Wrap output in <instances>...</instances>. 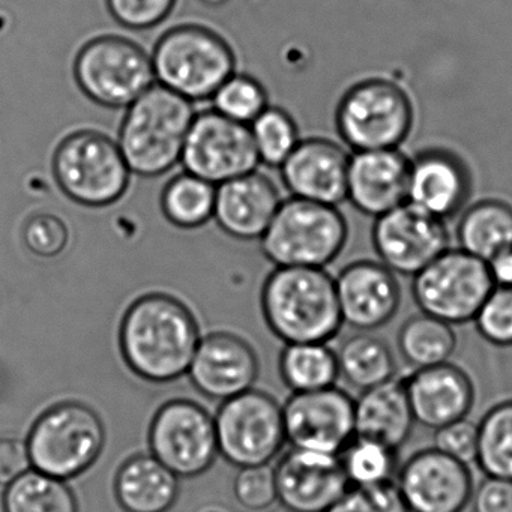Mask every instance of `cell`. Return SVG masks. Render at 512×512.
Listing matches in <instances>:
<instances>
[{
	"mask_svg": "<svg viewBox=\"0 0 512 512\" xmlns=\"http://www.w3.org/2000/svg\"><path fill=\"white\" fill-rule=\"evenodd\" d=\"M23 241L29 251L43 259L64 253L70 241L67 224L52 214L34 215L23 229Z\"/></svg>",
	"mask_w": 512,
	"mask_h": 512,
	"instance_id": "f35d334b",
	"label": "cell"
},
{
	"mask_svg": "<svg viewBox=\"0 0 512 512\" xmlns=\"http://www.w3.org/2000/svg\"><path fill=\"white\" fill-rule=\"evenodd\" d=\"M473 512H512L511 479L485 476L478 487L473 488Z\"/></svg>",
	"mask_w": 512,
	"mask_h": 512,
	"instance_id": "7bdbcfd3",
	"label": "cell"
},
{
	"mask_svg": "<svg viewBox=\"0 0 512 512\" xmlns=\"http://www.w3.org/2000/svg\"><path fill=\"white\" fill-rule=\"evenodd\" d=\"M113 19L133 31H146L172 14L176 0H106Z\"/></svg>",
	"mask_w": 512,
	"mask_h": 512,
	"instance_id": "ab89813d",
	"label": "cell"
},
{
	"mask_svg": "<svg viewBox=\"0 0 512 512\" xmlns=\"http://www.w3.org/2000/svg\"><path fill=\"white\" fill-rule=\"evenodd\" d=\"M283 421L293 448L340 455L355 437V400L335 386L295 392L284 406Z\"/></svg>",
	"mask_w": 512,
	"mask_h": 512,
	"instance_id": "5bb4252c",
	"label": "cell"
},
{
	"mask_svg": "<svg viewBox=\"0 0 512 512\" xmlns=\"http://www.w3.org/2000/svg\"><path fill=\"white\" fill-rule=\"evenodd\" d=\"M455 347L452 325L425 313L410 317L398 332V350L415 370L449 362Z\"/></svg>",
	"mask_w": 512,
	"mask_h": 512,
	"instance_id": "f1b7e54d",
	"label": "cell"
},
{
	"mask_svg": "<svg viewBox=\"0 0 512 512\" xmlns=\"http://www.w3.org/2000/svg\"><path fill=\"white\" fill-rule=\"evenodd\" d=\"M280 205L274 182L251 172L218 185L214 218L227 235L250 241L265 235Z\"/></svg>",
	"mask_w": 512,
	"mask_h": 512,
	"instance_id": "cb8c5ba5",
	"label": "cell"
},
{
	"mask_svg": "<svg viewBox=\"0 0 512 512\" xmlns=\"http://www.w3.org/2000/svg\"><path fill=\"white\" fill-rule=\"evenodd\" d=\"M473 322L488 343L512 347V287L494 286Z\"/></svg>",
	"mask_w": 512,
	"mask_h": 512,
	"instance_id": "8d00e7d4",
	"label": "cell"
},
{
	"mask_svg": "<svg viewBox=\"0 0 512 512\" xmlns=\"http://www.w3.org/2000/svg\"><path fill=\"white\" fill-rule=\"evenodd\" d=\"M415 418L404 380L391 379L362 391L355 400V436L400 449L412 434Z\"/></svg>",
	"mask_w": 512,
	"mask_h": 512,
	"instance_id": "d4e9b609",
	"label": "cell"
},
{
	"mask_svg": "<svg viewBox=\"0 0 512 512\" xmlns=\"http://www.w3.org/2000/svg\"><path fill=\"white\" fill-rule=\"evenodd\" d=\"M215 112L241 124H251L268 109V94L253 77L233 74L212 97Z\"/></svg>",
	"mask_w": 512,
	"mask_h": 512,
	"instance_id": "d590c367",
	"label": "cell"
},
{
	"mask_svg": "<svg viewBox=\"0 0 512 512\" xmlns=\"http://www.w3.org/2000/svg\"><path fill=\"white\" fill-rule=\"evenodd\" d=\"M199 329L190 310L172 296L137 299L121 326V347L134 373L151 382L179 379L190 370Z\"/></svg>",
	"mask_w": 512,
	"mask_h": 512,
	"instance_id": "6da1fadb",
	"label": "cell"
},
{
	"mask_svg": "<svg viewBox=\"0 0 512 512\" xmlns=\"http://www.w3.org/2000/svg\"><path fill=\"white\" fill-rule=\"evenodd\" d=\"M337 358L340 376L361 392L394 379L395 358L391 347L368 332L347 338Z\"/></svg>",
	"mask_w": 512,
	"mask_h": 512,
	"instance_id": "83f0119b",
	"label": "cell"
},
{
	"mask_svg": "<svg viewBox=\"0 0 512 512\" xmlns=\"http://www.w3.org/2000/svg\"><path fill=\"white\" fill-rule=\"evenodd\" d=\"M104 446V427L91 407L64 403L40 416L29 434V457L38 472L70 479L85 472Z\"/></svg>",
	"mask_w": 512,
	"mask_h": 512,
	"instance_id": "ba28073f",
	"label": "cell"
},
{
	"mask_svg": "<svg viewBox=\"0 0 512 512\" xmlns=\"http://www.w3.org/2000/svg\"><path fill=\"white\" fill-rule=\"evenodd\" d=\"M347 236L349 227L337 206L292 197L281 202L260 247L278 268H325L340 256Z\"/></svg>",
	"mask_w": 512,
	"mask_h": 512,
	"instance_id": "5b68a950",
	"label": "cell"
},
{
	"mask_svg": "<svg viewBox=\"0 0 512 512\" xmlns=\"http://www.w3.org/2000/svg\"><path fill=\"white\" fill-rule=\"evenodd\" d=\"M278 499L290 512H326L350 487L338 455L295 449L275 469Z\"/></svg>",
	"mask_w": 512,
	"mask_h": 512,
	"instance_id": "e0dca14e",
	"label": "cell"
},
{
	"mask_svg": "<svg viewBox=\"0 0 512 512\" xmlns=\"http://www.w3.org/2000/svg\"><path fill=\"white\" fill-rule=\"evenodd\" d=\"M116 496L127 512H167L178 497V476L154 455H137L119 470Z\"/></svg>",
	"mask_w": 512,
	"mask_h": 512,
	"instance_id": "484cf974",
	"label": "cell"
},
{
	"mask_svg": "<svg viewBox=\"0 0 512 512\" xmlns=\"http://www.w3.org/2000/svg\"><path fill=\"white\" fill-rule=\"evenodd\" d=\"M262 304L287 344L329 343L343 326L335 278L323 268L280 266L266 280Z\"/></svg>",
	"mask_w": 512,
	"mask_h": 512,
	"instance_id": "7a4b0ae2",
	"label": "cell"
},
{
	"mask_svg": "<svg viewBox=\"0 0 512 512\" xmlns=\"http://www.w3.org/2000/svg\"><path fill=\"white\" fill-rule=\"evenodd\" d=\"M434 448L467 466L475 463L478 451V425L464 418L439 428L434 436Z\"/></svg>",
	"mask_w": 512,
	"mask_h": 512,
	"instance_id": "b9f144b4",
	"label": "cell"
},
{
	"mask_svg": "<svg viewBox=\"0 0 512 512\" xmlns=\"http://www.w3.org/2000/svg\"><path fill=\"white\" fill-rule=\"evenodd\" d=\"M5 512H79L76 497L64 479L29 470L8 485Z\"/></svg>",
	"mask_w": 512,
	"mask_h": 512,
	"instance_id": "1f68e13d",
	"label": "cell"
},
{
	"mask_svg": "<svg viewBox=\"0 0 512 512\" xmlns=\"http://www.w3.org/2000/svg\"><path fill=\"white\" fill-rule=\"evenodd\" d=\"M415 112L407 92L392 80L371 77L341 97L335 125L353 151L398 149L412 131Z\"/></svg>",
	"mask_w": 512,
	"mask_h": 512,
	"instance_id": "8992f818",
	"label": "cell"
},
{
	"mask_svg": "<svg viewBox=\"0 0 512 512\" xmlns=\"http://www.w3.org/2000/svg\"><path fill=\"white\" fill-rule=\"evenodd\" d=\"M155 80L190 101L208 100L235 74L229 44L214 31L178 26L163 35L151 56Z\"/></svg>",
	"mask_w": 512,
	"mask_h": 512,
	"instance_id": "277c9868",
	"label": "cell"
},
{
	"mask_svg": "<svg viewBox=\"0 0 512 512\" xmlns=\"http://www.w3.org/2000/svg\"><path fill=\"white\" fill-rule=\"evenodd\" d=\"M383 263L359 260L350 263L335 278L343 323L361 332L385 326L397 314L400 284Z\"/></svg>",
	"mask_w": 512,
	"mask_h": 512,
	"instance_id": "ac0fdd59",
	"label": "cell"
},
{
	"mask_svg": "<svg viewBox=\"0 0 512 512\" xmlns=\"http://www.w3.org/2000/svg\"><path fill=\"white\" fill-rule=\"evenodd\" d=\"M188 371L200 392L229 400L250 391L257 376V359L241 338L214 334L200 341Z\"/></svg>",
	"mask_w": 512,
	"mask_h": 512,
	"instance_id": "603a6c76",
	"label": "cell"
},
{
	"mask_svg": "<svg viewBox=\"0 0 512 512\" xmlns=\"http://www.w3.org/2000/svg\"><path fill=\"white\" fill-rule=\"evenodd\" d=\"M149 439L154 457L184 478L209 469L218 452L215 422L191 401H172L161 407Z\"/></svg>",
	"mask_w": 512,
	"mask_h": 512,
	"instance_id": "4fadbf2b",
	"label": "cell"
},
{
	"mask_svg": "<svg viewBox=\"0 0 512 512\" xmlns=\"http://www.w3.org/2000/svg\"><path fill=\"white\" fill-rule=\"evenodd\" d=\"M181 161L191 175L220 185L256 172L260 157L248 125L209 110L194 116Z\"/></svg>",
	"mask_w": 512,
	"mask_h": 512,
	"instance_id": "7c38bea8",
	"label": "cell"
},
{
	"mask_svg": "<svg viewBox=\"0 0 512 512\" xmlns=\"http://www.w3.org/2000/svg\"><path fill=\"white\" fill-rule=\"evenodd\" d=\"M373 245L386 268L415 277L448 250L449 233L445 221L403 203L376 218Z\"/></svg>",
	"mask_w": 512,
	"mask_h": 512,
	"instance_id": "9a60e30c",
	"label": "cell"
},
{
	"mask_svg": "<svg viewBox=\"0 0 512 512\" xmlns=\"http://www.w3.org/2000/svg\"><path fill=\"white\" fill-rule=\"evenodd\" d=\"M217 188L199 176L184 173L164 188L161 209L164 217L181 229H196L214 217Z\"/></svg>",
	"mask_w": 512,
	"mask_h": 512,
	"instance_id": "4dcf8cb0",
	"label": "cell"
},
{
	"mask_svg": "<svg viewBox=\"0 0 512 512\" xmlns=\"http://www.w3.org/2000/svg\"><path fill=\"white\" fill-rule=\"evenodd\" d=\"M475 463L485 476L512 481V400L491 407L479 422Z\"/></svg>",
	"mask_w": 512,
	"mask_h": 512,
	"instance_id": "d6a6232c",
	"label": "cell"
},
{
	"mask_svg": "<svg viewBox=\"0 0 512 512\" xmlns=\"http://www.w3.org/2000/svg\"><path fill=\"white\" fill-rule=\"evenodd\" d=\"M194 116L193 101L161 85L128 106L118 145L131 173L157 178L172 170L181 161Z\"/></svg>",
	"mask_w": 512,
	"mask_h": 512,
	"instance_id": "3957f363",
	"label": "cell"
},
{
	"mask_svg": "<svg viewBox=\"0 0 512 512\" xmlns=\"http://www.w3.org/2000/svg\"><path fill=\"white\" fill-rule=\"evenodd\" d=\"M494 286L512 287V248L487 262Z\"/></svg>",
	"mask_w": 512,
	"mask_h": 512,
	"instance_id": "f6af8a7d",
	"label": "cell"
},
{
	"mask_svg": "<svg viewBox=\"0 0 512 512\" xmlns=\"http://www.w3.org/2000/svg\"><path fill=\"white\" fill-rule=\"evenodd\" d=\"M350 155L328 139L299 142L281 166V178L293 197L338 206L346 200Z\"/></svg>",
	"mask_w": 512,
	"mask_h": 512,
	"instance_id": "ffe728a7",
	"label": "cell"
},
{
	"mask_svg": "<svg viewBox=\"0 0 512 512\" xmlns=\"http://www.w3.org/2000/svg\"><path fill=\"white\" fill-rule=\"evenodd\" d=\"M410 158L398 149L358 151L350 155L346 200L377 218L406 203Z\"/></svg>",
	"mask_w": 512,
	"mask_h": 512,
	"instance_id": "44dd1931",
	"label": "cell"
},
{
	"mask_svg": "<svg viewBox=\"0 0 512 512\" xmlns=\"http://www.w3.org/2000/svg\"><path fill=\"white\" fill-rule=\"evenodd\" d=\"M250 130L259 152L260 163L272 167L283 166L284 161L301 142L292 116L278 107L263 110L251 122Z\"/></svg>",
	"mask_w": 512,
	"mask_h": 512,
	"instance_id": "e575fe53",
	"label": "cell"
},
{
	"mask_svg": "<svg viewBox=\"0 0 512 512\" xmlns=\"http://www.w3.org/2000/svg\"><path fill=\"white\" fill-rule=\"evenodd\" d=\"M472 193V176L455 152L425 149L410 160L406 203L446 221L455 217Z\"/></svg>",
	"mask_w": 512,
	"mask_h": 512,
	"instance_id": "d6986e66",
	"label": "cell"
},
{
	"mask_svg": "<svg viewBox=\"0 0 512 512\" xmlns=\"http://www.w3.org/2000/svg\"><path fill=\"white\" fill-rule=\"evenodd\" d=\"M26 443L19 439H0V487H8L31 470Z\"/></svg>",
	"mask_w": 512,
	"mask_h": 512,
	"instance_id": "ee69618b",
	"label": "cell"
},
{
	"mask_svg": "<svg viewBox=\"0 0 512 512\" xmlns=\"http://www.w3.org/2000/svg\"><path fill=\"white\" fill-rule=\"evenodd\" d=\"M338 457L347 481L355 487L388 484L397 470V449L365 437H353Z\"/></svg>",
	"mask_w": 512,
	"mask_h": 512,
	"instance_id": "836d02e7",
	"label": "cell"
},
{
	"mask_svg": "<svg viewBox=\"0 0 512 512\" xmlns=\"http://www.w3.org/2000/svg\"><path fill=\"white\" fill-rule=\"evenodd\" d=\"M404 386L416 424L434 431L467 418L475 403L469 374L449 362L413 371Z\"/></svg>",
	"mask_w": 512,
	"mask_h": 512,
	"instance_id": "7402d4cb",
	"label": "cell"
},
{
	"mask_svg": "<svg viewBox=\"0 0 512 512\" xmlns=\"http://www.w3.org/2000/svg\"><path fill=\"white\" fill-rule=\"evenodd\" d=\"M53 173L73 202L103 208L124 196L131 170L118 143L97 131H79L56 149Z\"/></svg>",
	"mask_w": 512,
	"mask_h": 512,
	"instance_id": "52a82bcc",
	"label": "cell"
},
{
	"mask_svg": "<svg viewBox=\"0 0 512 512\" xmlns=\"http://www.w3.org/2000/svg\"><path fill=\"white\" fill-rule=\"evenodd\" d=\"M202 2L208 5V7H223L229 0H202Z\"/></svg>",
	"mask_w": 512,
	"mask_h": 512,
	"instance_id": "bcb514c9",
	"label": "cell"
},
{
	"mask_svg": "<svg viewBox=\"0 0 512 512\" xmlns=\"http://www.w3.org/2000/svg\"><path fill=\"white\" fill-rule=\"evenodd\" d=\"M235 494L250 511L268 509L278 499L275 469L268 464L242 467L235 479Z\"/></svg>",
	"mask_w": 512,
	"mask_h": 512,
	"instance_id": "60d3db41",
	"label": "cell"
},
{
	"mask_svg": "<svg viewBox=\"0 0 512 512\" xmlns=\"http://www.w3.org/2000/svg\"><path fill=\"white\" fill-rule=\"evenodd\" d=\"M74 77L89 100L110 109L131 106L155 80L151 56L133 41L113 35L82 47Z\"/></svg>",
	"mask_w": 512,
	"mask_h": 512,
	"instance_id": "30bf717a",
	"label": "cell"
},
{
	"mask_svg": "<svg viewBox=\"0 0 512 512\" xmlns=\"http://www.w3.org/2000/svg\"><path fill=\"white\" fill-rule=\"evenodd\" d=\"M461 250L484 262L512 248V206L485 199L464 211L457 229Z\"/></svg>",
	"mask_w": 512,
	"mask_h": 512,
	"instance_id": "4316f807",
	"label": "cell"
},
{
	"mask_svg": "<svg viewBox=\"0 0 512 512\" xmlns=\"http://www.w3.org/2000/svg\"><path fill=\"white\" fill-rule=\"evenodd\" d=\"M215 430L221 454L239 467L268 464L286 440L283 410L256 391L229 398L218 412Z\"/></svg>",
	"mask_w": 512,
	"mask_h": 512,
	"instance_id": "8fae6325",
	"label": "cell"
},
{
	"mask_svg": "<svg viewBox=\"0 0 512 512\" xmlns=\"http://www.w3.org/2000/svg\"><path fill=\"white\" fill-rule=\"evenodd\" d=\"M493 289L487 262L448 248L413 277L412 293L421 313L454 326L472 322Z\"/></svg>",
	"mask_w": 512,
	"mask_h": 512,
	"instance_id": "9c48e42d",
	"label": "cell"
},
{
	"mask_svg": "<svg viewBox=\"0 0 512 512\" xmlns=\"http://www.w3.org/2000/svg\"><path fill=\"white\" fill-rule=\"evenodd\" d=\"M281 374L295 392L332 388L340 377L337 353L328 343L289 344L281 356Z\"/></svg>",
	"mask_w": 512,
	"mask_h": 512,
	"instance_id": "f546056e",
	"label": "cell"
},
{
	"mask_svg": "<svg viewBox=\"0 0 512 512\" xmlns=\"http://www.w3.org/2000/svg\"><path fill=\"white\" fill-rule=\"evenodd\" d=\"M395 485L409 512H463L475 488L469 466L436 448L410 455Z\"/></svg>",
	"mask_w": 512,
	"mask_h": 512,
	"instance_id": "2e32d148",
	"label": "cell"
},
{
	"mask_svg": "<svg viewBox=\"0 0 512 512\" xmlns=\"http://www.w3.org/2000/svg\"><path fill=\"white\" fill-rule=\"evenodd\" d=\"M326 512H409L394 482L368 487L350 485Z\"/></svg>",
	"mask_w": 512,
	"mask_h": 512,
	"instance_id": "74e56055",
	"label": "cell"
}]
</instances>
